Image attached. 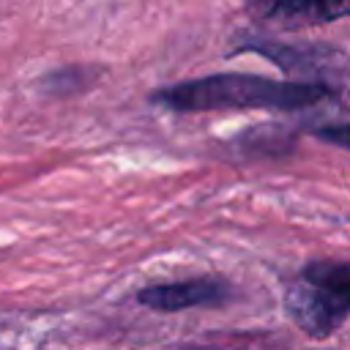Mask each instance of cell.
<instances>
[{
  "label": "cell",
  "instance_id": "6",
  "mask_svg": "<svg viewBox=\"0 0 350 350\" xmlns=\"http://www.w3.org/2000/svg\"><path fill=\"white\" fill-rule=\"evenodd\" d=\"M101 68L96 66H66V68H55L49 74L41 77V90L46 96L55 98H66V96H79L85 90H90L101 77Z\"/></svg>",
  "mask_w": 350,
  "mask_h": 350
},
{
  "label": "cell",
  "instance_id": "3",
  "mask_svg": "<svg viewBox=\"0 0 350 350\" xmlns=\"http://www.w3.org/2000/svg\"><path fill=\"white\" fill-rule=\"evenodd\" d=\"M232 55L252 52L273 63L284 77L309 85H325L347 93L350 82V55L325 41H284L268 33H241L230 46Z\"/></svg>",
  "mask_w": 350,
  "mask_h": 350
},
{
  "label": "cell",
  "instance_id": "2",
  "mask_svg": "<svg viewBox=\"0 0 350 350\" xmlns=\"http://www.w3.org/2000/svg\"><path fill=\"white\" fill-rule=\"evenodd\" d=\"M287 317L312 339H328L350 317V260L314 257L287 282L282 295Z\"/></svg>",
  "mask_w": 350,
  "mask_h": 350
},
{
  "label": "cell",
  "instance_id": "4",
  "mask_svg": "<svg viewBox=\"0 0 350 350\" xmlns=\"http://www.w3.org/2000/svg\"><path fill=\"white\" fill-rule=\"evenodd\" d=\"M235 298V287L224 276H191L178 282H156L137 290V304L150 312H186V309H219Z\"/></svg>",
  "mask_w": 350,
  "mask_h": 350
},
{
  "label": "cell",
  "instance_id": "8",
  "mask_svg": "<svg viewBox=\"0 0 350 350\" xmlns=\"http://www.w3.org/2000/svg\"><path fill=\"white\" fill-rule=\"evenodd\" d=\"M172 350H208L202 345H180V347H172Z\"/></svg>",
  "mask_w": 350,
  "mask_h": 350
},
{
  "label": "cell",
  "instance_id": "7",
  "mask_svg": "<svg viewBox=\"0 0 350 350\" xmlns=\"http://www.w3.org/2000/svg\"><path fill=\"white\" fill-rule=\"evenodd\" d=\"M312 134L328 145H336L342 150H350V123H325V126H314Z\"/></svg>",
  "mask_w": 350,
  "mask_h": 350
},
{
  "label": "cell",
  "instance_id": "5",
  "mask_svg": "<svg viewBox=\"0 0 350 350\" xmlns=\"http://www.w3.org/2000/svg\"><path fill=\"white\" fill-rule=\"evenodd\" d=\"M243 11L257 25L293 30L350 19V0H246Z\"/></svg>",
  "mask_w": 350,
  "mask_h": 350
},
{
  "label": "cell",
  "instance_id": "1",
  "mask_svg": "<svg viewBox=\"0 0 350 350\" xmlns=\"http://www.w3.org/2000/svg\"><path fill=\"white\" fill-rule=\"evenodd\" d=\"M347 93L295 79H271L260 74H208L156 88L148 101L167 112H219V109H271L301 112L325 101H342Z\"/></svg>",
  "mask_w": 350,
  "mask_h": 350
}]
</instances>
